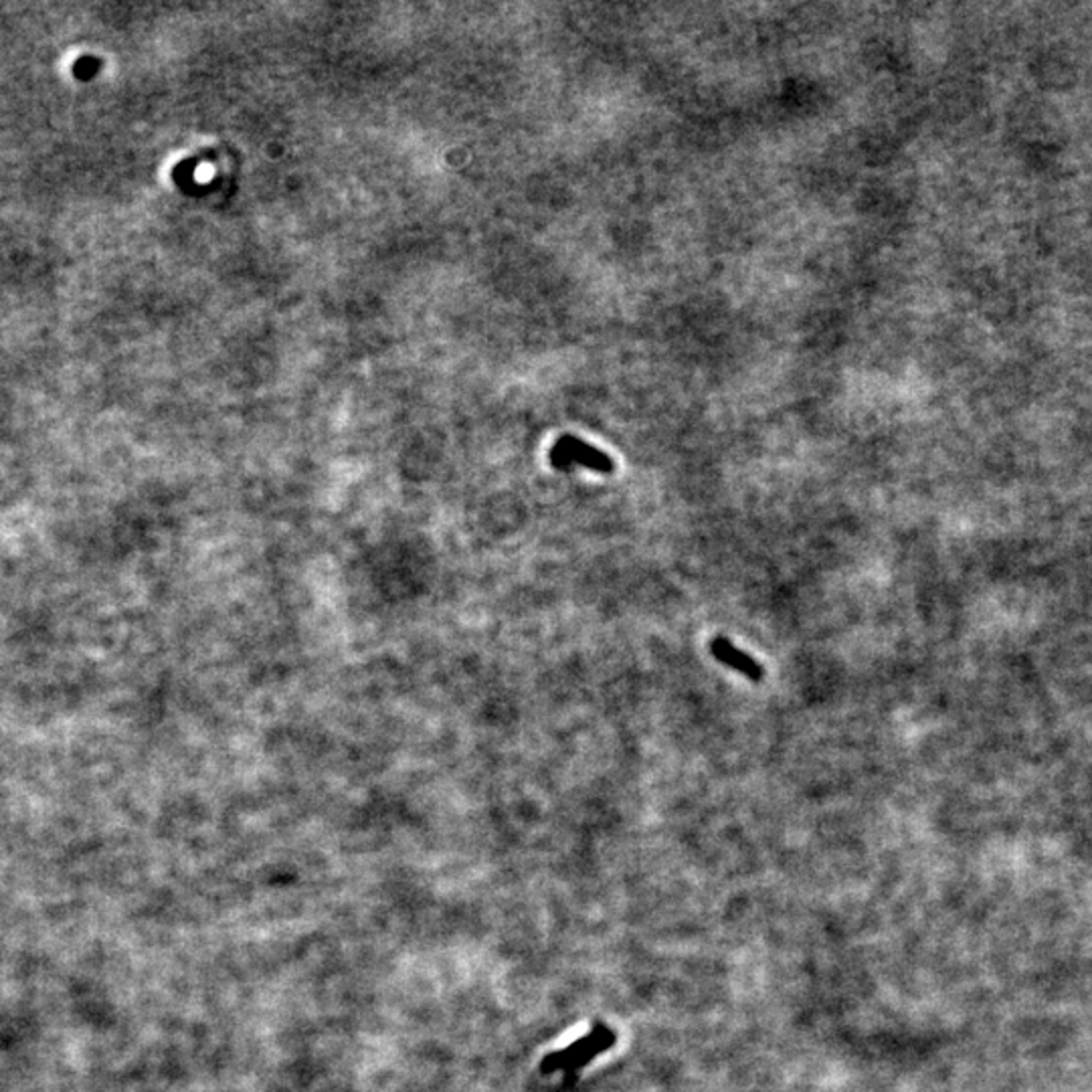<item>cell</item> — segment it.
Here are the masks:
<instances>
[{
  "label": "cell",
  "mask_w": 1092,
  "mask_h": 1092,
  "mask_svg": "<svg viewBox=\"0 0 1092 1092\" xmlns=\"http://www.w3.org/2000/svg\"><path fill=\"white\" fill-rule=\"evenodd\" d=\"M552 464L561 469H566L573 464H580L599 474L613 472V462L607 458L603 451L591 448L585 441H579L573 435L562 437L555 446V449H552Z\"/></svg>",
  "instance_id": "obj_2"
},
{
  "label": "cell",
  "mask_w": 1092,
  "mask_h": 1092,
  "mask_svg": "<svg viewBox=\"0 0 1092 1092\" xmlns=\"http://www.w3.org/2000/svg\"><path fill=\"white\" fill-rule=\"evenodd\" d=\"M710 652L718 661L725 663V666L746 676V678L753 680V682H761L765 678V670H763L761 663H758L755 658H751L749 654L741 652L735 644H730L725 638L712 640Z\"/></svg>",
  "instance_id": "obj_3"
},
{
  "label": "cell",
  "mask_w": 1092,
  "mask_h": 1092,
  "mask_svg": "<svg viewBox=\"0 0 1092 1092\" xmlns=\"http://www.w3.org/2000/svg\"><path fill=\"white\" fill-rule=\"evenodd\" d=\"M615 1042V1034L611 1030H607L603 1026L593 1030L585 1038L577 1040L575 1044H571L569 1048H562L559 1052H552L548 1056H545V1060L541 1062V1072L543 1074H550V1072H559V1070H575L579 1067H585L587 1062H591L595 1056H599L601 1052H605L607 1048L613 1046Z\"/></svg>",
  "instance_id": "obj_1"
}]
</instances>
